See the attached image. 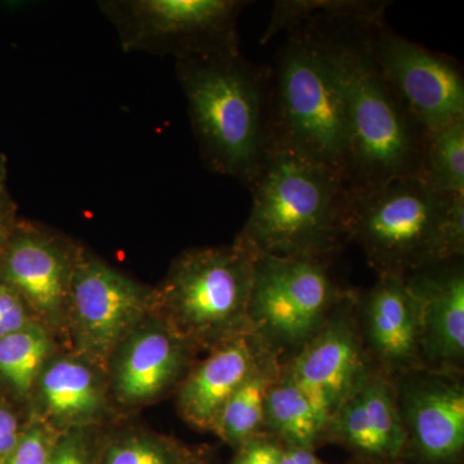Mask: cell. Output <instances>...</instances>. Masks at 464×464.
I'll return each instance as SVG.
<instances>
[{
	"instance_id": "6da1fadb",
	"label": "cell",
	"mask_w": 464,
	"mask_h": 464,
	"mask_svg": "<svg viewBox=\"0 0 464 464\" xmlns=\"http://www.w3.org/2000/svg\"><path fill=\"white\" fill-rule=\"evenodd\" d=\"M340 84L350 133L347 182L364 190L396 177L420 176L426 133L391 90L368 47L365 24L313 21Z\"/></svg>"
},
{
	"instance_id": "7a4b0ae2",
	"label": "cell",
	"mask_w": 464,
	"mask_h": 464,
	"mask_svg": "<svg viewBox=\"0 0 464 464\" xmlns=\"http://www.w3.org/2000/svg\"><path fill=\"white\" fill-rule=\"evenodd\" d=\"M176 75L204 164L249 188L271 150V69L237 51L176 60Z\"/></svg>"
},
{
	"instance_id": "3957f363",
	"label": "cell",
	"mask_w": 464,
	"mask_h": 464,
	"mask_svg": "<svg viewBox=\"0 0 464 464\" xmlns=\"http://www.w3.org/2000/svg\"><path fill=\"white\" fill-rule=\"evenodd\" d=\"M249 190L252 208L234 243L253 256L329 257L346 243V179L331 168L271 150Z\"/></svg>"
},
{
	"instance_id": "277c9868",
	"label": "cell",
	"mask_w": 464,
	"mask_h": 464,
	"mask_svg": "<svg viewBox=\"0 0 464 464\" xmlns=\"http://www.w3.org/2000/svg\"><path fill=\"white\" fill-rule=\"evenodd\" d=\"M347 237L380 275L409 276L426 266L463 258L464 194H441L420 177L350 191Z\"/></svg>"
},
{
	"instance_id": "5b68a950",
	"label": "cell",
	"mask_w": 464,
	"mask_h": 464,
	"mask_svg": "<svg viewBox=\"0 0 464 464\" xmlns=\"http://www.w3.org/2000/svg\"><path fill=\"white\" fill-rule=\"evenodd\" d=\"M268 133L271 150L331 168L347 182L350 133L343 97L310 26L290 32L277 53Z\"/></svg>"
},
{
	"instance_id": "8992f818",
	"label": "cell",
	"mask_w": 464,
	"mask_h": 464,
	"mask_svg": "<svg viewBox=\"0 0 464 464\" xmlns=\"http://www.w3.org/2000/svg\"><path fill=\"white\" fill-rule=\"evenodd\" d=\"M253 265L237 243L185 250L154 286V313L198 353L246 334Z\"/></svg>"
},
{
	"instance_id": "52a82bcc",
	"label": "cell",
	"mask_w": 464,
	"mask_h": 464,
	"mask_svg": "<svg viewBox=\"0 0 464 464\" xmlns=\"http://www.w3.org/2000/svg\"><path fill=\"white\" fill-rule=\"evenodd\" d=\"M350 292L333 276L328 257L255 256L250 333L284 362L315 337Z\"/></svg>"
},
{
	"instance_id": "ba28073f",
	"label": "cell",
	"mask_w": 464,
	"mask_h": 464,
	"mask_svg": "<svg viewBox=\"0 0 464 464\" xmlns=\"http://www.w3.org/2000/svg\"><path fill=\"white\" fill-rule=\"evenodd\" d=\"M244 0H101L125 53L176 60L239 50Z\"/></svg>"
},
{
	"instance_id": "9c48e42d",
	"label": "cell",
	"mask_w": 464,
	"mask_h": 464,
	"mask_svg": "<svg viewBox=\"0 0 464 464\" xmlns=\"http://www.w3.org/2000/svg\"><path fill=\"white\" fill-rule=\"evenodd\" d=\"M154 308V286L84 246L70 292L65 347L105 371L116 344Z\"/></svg>"
},
{
	"instance_id": "30bf717a",
	"label": "cell",
	"mask_w": 464,
	"mask_h": 464,
	"mask_svg": "<svg viewBox=\"0 0 464 464\" xmlns=\"http://www.w3.org/2000/svg\"><path fill=\"white\" fill-rule=\"evenodd\" d=\"M369 50L402 108L424 133L464 118L462 67L399 35L386 18L365 24Z\"/></svg>"
},
{
	"instance_id": "8fae6325",
	"label": "cell",
	"mask_w": 464,
	"mask_h": 464,
	"mask_svg": "<svg viewBox=\"0 0 464 464\" xmlns=\"http://www.w3.org/2000/svg\"><path fill=\"white\" fill-rule=\"evenodd\" d=\"M84 246L65 232L20 218L0 252V280L63 347L70 292Z\"/></svg>"
},
{
	"instance_id": "7c38bea8",
	"label": "cell",
	"mask_w": 464,
	"mask_h": 464,
	"mask_svg": "<svg viewBox=\"0 0 464 464\" xmlns=\"http://www.w3.org/2000/svg\"><path fill=\"white\" fill-rule=\"evenodd\" d=\"M198 351L157 314H150L116 344L106 364L115 411H134L176 392Z\"/></svg>"
},
{
	"instance_id": "4fadbf2b",
	"label": "cell",
	"mask_w": 464,
	"mask_h": 464,
	"mask_svg": "<svg viewBox=\"0 0 464 464\" xmlns=\"http://www.w3.org/2000/svg\"><path fill=\"white\" fill-rule=\"evenodd\" d=\"M400 418L415 464H457L464 450L463 373L418 369L395 380Z\"/></svg>"
},
{
	"instance_id": "5bb4252c",
	"label": "cell",
	"mask_w": 464,
	"mask_h": 464,
	"mask_svg": "<svg viewBox=\"0 0 464 464\" xmlns=\"http://www.w3.org/2000/svg\"><path fill=\"white\" fill-rule=\"evenodd\" d=\"M356 295L348 293L315 337L282 362L284 372L310 400L325 426L372 365L360 334Z\"/></svg>"
},
{
	"instance_id": "9a60e30c",
	"label": "cell",
	"mask_w": 464,
	"mask_h": 464,
	"mask_svg": "<svg viewBox=\"0 0 464 464\" xmlns=\"http://www.w3.org/2000/svg\"><path fill=\"white\" fill-rule=\"evenodd\" d=\"M324 442L347 449L356 459L387 464L405 460L408 440L395 380L369 366L329 417Z\"/></svg>"
},
{
	"instance_id": "2e32d148",
	"label": "cell",
	"mask_w": 464,
	"mask_h": 464,
	"mask_svg": "<svg viewBox=\"0 0 464 464\" xmlns=\"http://www.w3.org/2000/svg\"><path fill=\"white\" fill-rule=\"evenodd\" d=\"M357 322L369 362L391 378L422 369L420 301L408 280L380 275L356 295Z\"/></svg>"
},
{
	"instance_id": "e0dca14e",
	"label": "cell",
	"mask_w": 464,
	"mask_h": 464,
	"mask_svg": "<svg viewBox=\"0 0 464 464\" xmlns=\"http://www.w3.org/2000/svg\"><path fill=\"white\" fill-rule=\"evenodd\" d=\"M115 413L105 371L66 347L43 368L27 408V417L58 433L102 429Z\"/></svg>"
},
{
	"instance_id": "ac0fdd59",
	"label": "cell",
	"mask_w": 464,
	"mask_h": 464,
	"mask_svg": "<svg viewBox=\"0 0 464 464\" xmlns=\"http://www.w3.org/2000/svg\"><path fill=\"white\" fill-rule=\"evenodd\" d=\"M406 280L420 301L423 368L463 373V258L426 266Z\"/></svg>"
},
{
	"instance_id": "d6986e66",
	"label": "cell",
	"mask_w": 464,
	"mask_h": 464,
	"mask_svg": "<svg viewBox=\"0 0 464 464\" xmlns=\"http://www.w3.org/2000/svg\"><path fill=\"white\" fill-rule=\"evenodd\" d=\"M265 344L252 333L237 335L195 362L176 390L179 417L194 429L213 432L222 409L246 380Z\"/></svg>"
},
{
	"instance_id": "ffe728a7",
	"label": "cell",
	"mask_w": 464,
	"mask_h": 464,
	"mask_svg": "<svg viewBox=\"0 0 464 464\" xmlns=\"http://www.w3.org/2000/svg\"><path fill=\"white\" fill-rule=\"evenodd\" d=\"M282 359L265 347L246 380L227 400L213 435L237 450L253 436L264 432L266 400L280 373Z\"/></svg>"
},
{
	"instance_id": "44dd1931",
	"label": "cell",
	"mask_w": 464,
	"mask_h": 464,
	"mask_svg": "<svg viewBox=\"0 0 464 464\" xmlns=\"http://www.w3.org/2000/svg\"><path fill=\"white\" fill-rule=\"evenodd\" d=\"M63 347L35 323L0 340V393L27 415L34 387L43 368Z\"/></svg>"
},
{
	"instance_id": "7402d4cb",
	"label": "cell",
	"mask_w": 464,
	"mask_h": 464,
	"mask_svg": "<svg viewBox=\"0 0 464 464\" xmlns=\"http://www.w3.org/2000/svg\"><path fill=\"white\" fill-rule=\"evenodd\" d=\"M325 423L310 400L280 366V373L266 400L264 432L284 447L316 450L323 444Z\"/></svg>"
},
{
	"instance_id": "603a6c76",
	"label": "cell",
	"mask_w": 464,
	"mask_h": 464,
	"mask_svg": "<svg viewBox=\"0 0 464 464\" xmlns=\"http://www.w3.org/2000/svg\"><path fill=\"white\" fill-rule=\"evenodd\" d=\"M96 464H209V459L172 436L125 427L101 435Z\"/></svg>"
},
{
	"instance_id": "cb8c5ba5",
	"label": "cell",
	"mask_w": 464,
	"mask_h": 464,
	"mask_svg": "<svg viewBox=\"0 0 464 464\" xmlns=\"http://www.w3.org/2000/svg\"><path fill=\"white\" fill-rule=\"evenodd\" d=\"M389 5V2L380 0H276L261 44L273 41L280 33L295 32L313 21L373 23L386 18Z\"/></svg>"
},
{
	"instance_id": "d4e9b609",
	"label": "cell",
	"mask_w": 464,
	"mask_h": 464,
	"mask_svg": "<svg viewBox=\"0 0 464 464\" xmlns=\"http://www.w3.org/2000/svg\"><path fill=\"white\" fill-rule=\"evenodd\" d=\"M420 177L441 194H464V118L426 133Z\"/></svg>"
},
{
	"instance_id": "484cf974",
	"label": "cell",
	"mask_w": 464,
	"mask_h": 464,
	"mask_svg": "<svg viewBox=\"0 0 464 464\" xmlns=\"http://www.w3.org/2000/svg\"><path fill=\"white\" fill-rule=\"evenodd\" d=\"M60 435L41 420L27 417L16 447L2 464H50Z\"/></svg>"
},
{
	"instance_id": "4316f807",
	"label": "cell",
	"mask_w": 464,
	"mask_h": 464,
	"mask_svg": "<svg viewBox=\"0 0 464 464\" xmlns=\"http://www.w3.org/2000/svg\"><path fill=\"white\" fill-rule=\"evenodd\" d=\"M101 430L82 429L61 433L50 464H96Z\"/></svg>"
},
{
	"instance_id": "83f0119b",
	"label": "cell",
	"mask_w": 464,
	"mask_h": 464,
	"mask_svg": "<svg viewBox=\"0 0 464 464\" xmlns=\"http://www.w3.org/2000/svg\"><path fill=\"white\" fill-rule=\"evenodd\" d=\"M35 323L38 322L23 298L0 280V340Z\"/></svg>"
},
{
	"instance_id": "f1b7e54d",
	"label": "cell",
	"mask_w": 464,
	"mask_h": 464,
	"mask_svg": "<svg viewBox=\"0 0 464 464\" xmlns=\"http://www.w3.org/2000/svg\"><path fill=\"white\" fill-rule=\"evenodd\" d=\"M283 449L279 440L261 432L234 450L230 464H280Z\"/></svg>"
},
{
	"instance_id": "f546056e",
	"label": "cell",
	"mask_w": 464,
	"mask_h": 464,
	"mask_svg": "<svg viewBox=\"0 0 464 464\" xmlns=\"http://www.w3.org/2000/svg\"><path fill=\"white\" fill-rule=\"evenodd\" d=\"M27 417H23L20 408L0 393V464L5 462L25 427Z\"/></svg>"
},
{
	"instance_id": "4dcf8cb0",
	"label": "cell",
	"mask_w": 464,
	"mask_h": 464,
	"mask_svg": "<svg viewBox=\"0 0 464 464\" xmlns=\"http://www.w3.org/2000/svg\"><path fill=\"white\" fill-rule=\"evenodd\" d=\"M17 204L7 185V161L0 159V252L11 237L18 222Z\"/></svg>"
},
{
	"instance_id": "1f68e13d",
	"label": "cell",
	"mask_w": 464,
	"mask_h": 464,
	"mask_svg": "<svg viewBox=\"0 0 464 464\" xmlns=\"http://www.w3.org/2000/svg\"><path fill=\"white\" fill-rule=\"evenodd\" d=\"M280 464H326L316 456L314 449L284 447Z\"/></svg>"
},
{
	"instance_id": "d6a6232c",
	"label": "cell",
	"mask_w": 464,
	"mask_h": 464,
	"mask_svg": "<svg viewBox=\"0 0 464 464\" xmlns=\"http://www.w3.org/2000/svg\"><path fill=\"white\" fill-rule=\"evenodd\" d=\"M351 464H387V463H377V462H371V460H362V459H355V462Z\"/></svg>"
}]
</instances>
